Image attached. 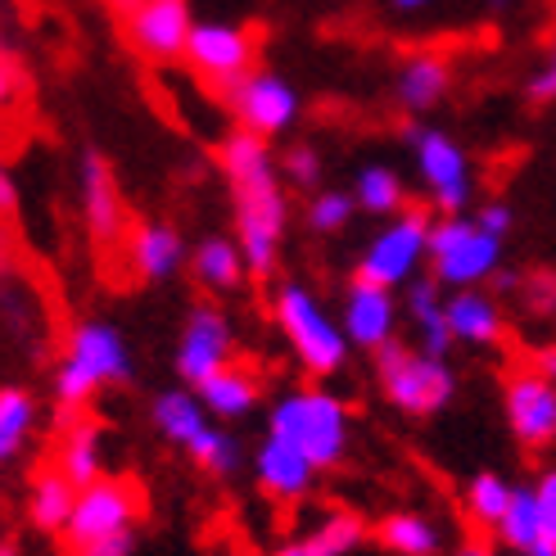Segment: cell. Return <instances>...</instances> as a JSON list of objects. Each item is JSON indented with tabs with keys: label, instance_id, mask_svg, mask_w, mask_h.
<instances>
[{
	"label": "cell",
	"instance_id": "484cf974",
	"mask_svg": "<svg viewBox=\"0 0 556 556\" xmlns=\"http://www.w3.org/2000/svg\"><path fill=\"white\" fill-rule=\"evenodd\" d=\"M190 271L194 281H200L204 290H240L244 276H249V263H244V249L240 240H227V236H204L200 244L190 249Z\"/></svg>",
	"mask_w": 556,
	"mask_h": 556
},
{
	"label": "cell",
	"instance_id": "f1b7e54d",
	"mask_svg": "<svg viewBox=\"0 0 556 556\" xmlns=\"http://www.w3.org/2000/svg\"><path fill=\"white\" fill-rule=\"evenodd\" d=\"M353 200L371 217H399L407 208V181L389 168V163H367L353 177Z\"/></svg>",
	"mask_w": 556,
	"mask_h": 556
},
{
	"label": "cell",
	"instance_id": "83f0119b",
	"mask_svg": "<svg viewBox=\"0 0 556 556\" xmlns=\"http://www.w3.org/2000/svg\"><path fill=\"white\" fill-rule=\"evenodd\" d=\"M54 466L64 470V476L87 489L104 476V430L96 421H73L60 439V453H54Z\"/></svg>",
	"mask_w": 556,
	"mask_h": 556
},
{
	"label": "cell",
	"instance_id": "8992f818",
	"mask_svg": "<svg viewBox=\"0 0 556 556\" xmlns=\"http://www.w3.org/2000/svg\"><path fill=\"white\" fill-rule=\"evenodd\" d=\"M430 227L434 217L426 208H403L399 217H384V227L367 240L357 276L384 290H403L416 281V271L430 263Z\"/></svg>",
	"mask_w": 556,
	"mask_h": 556
},
{
	"label": "cell",
	"instance_id": "60d3db41",
	"mask_svg": "<svg viewBox=\"0 0 556 556\" xmlns=\"http://www.w3.org/2000/svg\"><path fill=\"white\" fill-rule=\"evenodd\" d=\"M389 5H394V14H421L434 5V0H389Z\"/></svg>",
	"mask_w": 556,
	"mask_h": 556
},
{
	"label": "cell",
	"instance_id": "d6986e66",
	"mask_svg": "<svg viewBox=\"0 0 556 556\" xmlns=\"http://www.w3.org/2000/svg\"><path fill=\"white\" fill-rule=\"evenodd\" d=\"M127 263L141 281H168L181 267H190V249L173 222H141L127 236Z\"/></svg>",
	"mask_w": 556,
	"mask_h": 556
},
{
	"label": "cell",
	"instance_id": "f35d334b",
	"mask_svg": "<svg viewBox=\"0 0 556 556\" xmlns=\"http://www.w3.org/2000/svg\"><path fill=\"white\" fill-rule=\"evenodd\" d=\"M525 303H530V313H539V317L556 313V276H534V281H525Z\"/></svg>",
	"mask_w": 556,
	"mask_h": 556
},
{
	"label": "cell",
	"instance_id": "30bf717a",
	"mask_svg": "<svg viewBox=\"0 0 556 556\" xmlns=\"http://www.w3.org/2000/svg\"><path fill=\"white\" fill-rule=\"evenodd\" d=\"M254 54H258V41L249 27L208 18V23H194L190 46H186V64L200 73L208 87L227 91L244 73H254Z\"/></svg>",
	"mask_w": 556,
	"mask_h": 556
},
{
	"label": "cell",
	"instance_id": "277c9868",
	"mask_svg": "<svg viewBox=\"0 0 556 556\" xmlns=\"http://www.w3.org/2000/svg\"><path fill=\"white\" fill-rule=\"evenodd\" d=\"M503 267V236L480 217L439 213L430 227V276L443 290H476Z\"/></svg>",
	"mask_w": 556,
	"mask_h": 556
},
{
	"label": "cell",
	"instance_id": "603a6c76",
	"mask_svg": "<svg viewBox=\"0 0 556 556\" xmlns=\"http://www.w3.org/2000/svg\"><path fill=\"white\" fill-rule=\"evenodd\" d=\"M407 321L416 330V349L426 353H448L453 340V326H448V299H443V286L434 281H412L407 286Z\"/></svg>",
	"mask_w": 556,
	"mask_h": 556
},
{
	"label": "cell",
	"instance_id": "6da1fadb",
	"mask_svg": "<svg viewBox=\"0 0 556 556\" xmlns=\"http://www.w3.org/2000/svg\"><path fill=\"white\" fill-rule=\"evenodd\" d=\"M217 168H222V177H227V186H231L236 240L244 249L249 276H271L276 258H281L286 222H290L281 163L271 159L263 136L236 127L227 141L217 146Z\"/></svg>",
	"mask_w": 556,
	"mask_h": 556
},
{
	"label": "cell",
	"instance_id": "3957f363",
	"mask_svg": "<svg viewBox=\"0 0 556 556\" xmlns=\"http://www.w3.org/2000/svg\"><path fill=\"white\" fill-rule=\"evenodd\" d=\"M271 321L286 336L294 363L308 371L313 380H330V376L344 371L349 349H353L349 336H344V321L330 317L326 303L303 281L276 286V294H271Z\"/></svg>",
	"mask_w": 556,
	"mask_h": 556
},
{
	"label": "cell",
	"instance_id": "ac0fdd59",
	"mask_svg": "<svg viewBox=\"0 0 556 556\" xmlns=\"http://www.w3.org/2000/svg\"><path fill=\"white\" fill-rule=\"evenodd\" d=\"M150 416H154V430L168 443H177L181 453H194L217 426V416L204 407L200 389H163L150 403Z\"/></svg>",
	"mask_w": 556,
	"mask_h": 556
},
{
	"label": "cell",
	"instance_id": "ab89813d",
	"mask_svg": "<svg viewBox=\"0 0 556 556\" xmlns=\"http://www.w3.org/2000/svg\"><path fill=\"white\" fill-rule=\"evenodd\" d=\"M476 217L484 222V227H489L493 236H507V231H511V222H516V213H511V204H507V200H489Z\"/></svg>",
	"mask_w": 556,
	"mask_h": 556
},
{
	"label": "cell",
	"instance_id": "bcb514c9",
	"mask_svg": "<svg viewBox=\"0 0 556 556\" xmlns=\"http://www.w3.org/2000/svg\"><path fill=\"white\" fill-rule=\"evenodd\" d=\"M109 5H114V10H118V14H127V10H131V5H136V0H109Z\"/></svg>",
	"mask_w": 556,
	"mask_h": 556
},
{
	"label": "cell",
	"instance_id": "7402d4cb",
	"mask_svg": "<svg viewBox=\"0 0 556 556\" xmlns=\"http://www.w3.org/2000/svg\"><path fill=\"white\" fill-rule=\"evenodd\" d=\"M376 543L394 556H439L443 552V525L416 507L384 511L376 520Z\"/></svg>",
	"mask_w": 556,
	"mask_h": 556
},
{
	"label": "cell",
	"instance_id": "9a60e30c",
	"mask_svg": "<svg viewBox=\"0 0 556 556\" xmlns=\"http://www.w3.org/2000/svg\"><path fill=\"white\" fill-rule=\"evenodd\" d=\"M317 470L321 466L308 453H299L281 434H267L254 448V480L267 497H276V503H299V497H308L317 484Z\"/></svg>",
	"mask_w": 556,
	"mask_h": 556
},
{
	"label": "cell",
	"instance_id": "44dd1931",
	"mask_svg": "<svg viewBox=\"0 0 556 556\" xmlns=\"http://www.w3.org/2000/svg\"><path fill=\"white\" fill-rule=\"evenodd\" d=\"M448 326H453V340L466 344V349H493L507 336L503 308H497V299L480 286L448 294Z\"/></svg>",
	"mask_w": 556,
	"mask_h": 556
},
{
	"label": "cell",
	"instance_id": "f546056e",
	"mask_svg": "<svg viewBox=\"0 0 556 556\" xmlns=\"http://www.w3.org/2000/svg\"><path fill=\"white\" fill-rule=\"evenodd\" d=\"M511 497H516V484L507 476H497V470H480V476H470V484L462 493L466 520L480 525V530H493L497 534V525H503Z\"/></svg>",
	"mask_w": 556,
	"mask_h": 556
},
{
	"label": "cell",
	"instance_id": "ee69618b",
	"mask_svg": "<svg viewBox=\"0 0 556 556\" xmlns=\"http://www.w3.org/2000/svg\"><path fill=\"white\" fill-rule=\"evenodd\" d=\"M0 204L14 208V181H10V177H0Z\"/></svg>",
	"mask_w": 556,
	"mask_h": 556
},
{
	"label": "cell",
	"instance_id": "7dc6e473",
	"mask_svg": "<svg viewBox=\"0 0 556 556\" xmlns=\"http://www.w3.org/2000/svg\"><path fill=\"white\" fill-rule=\"evenodd\" d=\"M0 556H14V552H10V547H5V552H0Z\"/></svg>",
	"mask_w": 556,
	"mask_h": 556
},
{
	"label": "cell",
	"instance_id": "4dcf8cb0",
	"mask_svg": "<svg viewBox=\"0 0 556 556\" xmlns=\"http://www.w3.org/2000/svg\"><path fill=\"white\" fill-rule=\"evenodd\" d=\"M37 430V399L23 384L0 389V462H14Z\"/></svg>",
	"mask_w": 556,
	"mask_h": 556
},
{
	"label": "cell",
	"instance_id": "52a82bcc",
	"mask_svg": "<svg viewBox=\"0 0 556 556\" xmlns=\"http://www.w3.org/2000/svg\"><path fill=\"white\" fill-rule=\"evenodd\" d=\"M407 146H412L416 177H421L430 204L439 213H466L470 194H476V173H470L466 150L453 141L448 131L426 127V123L407 127Z\"/></svg>",
	"mask_w": 556,
	"mask_h": 556
},
{
	"label": "cell",
	"instance_id": "ffe728a7",
	"mask_svg": "<svg viewBox=\"0 0 556 556\" xmlns=\"http://www.w3.org/2000/svg\"><path fill=\"white\" fill-rule=\"evenodd\" d=\"M448 87H453V64L434 50L407 54L394 73V100H399L403 114H430V109L443 104Z\"/></svg>",
	"mask_w": 556,
	"mask_h": 556
},
{
	"label": "cell",
	"instance_id": "d4e9b609",
	"mask_svg": "<svg viewBox=\"0 0 556 556\" xmlns=\"http://www.w3.org/2000/svg\"><path fill=\"white\" fill-rule=\"evenodd\" d=\"M367 520L353 516V511H326V520L317 530L290 539L276 556H353L357 547L367 543Z\"/></svg>",
	"mask_w": 556,
	"mask_h": 556
},
{
	"label": "cell",
	"instance_id": "5b68a950",
	"mask_svg": "<svg viewBox=\"0 0 556 556\" xmlns=\"http://www.w3.org/2000/svg\"><path fill=\"white\" fill-rule=\"evenodd\" d=\"M376 380H380V394L403 416H434L457 394V376L439 353L412 349L399 340H389L376 353Z\"/></svg>",
	"mask_w": 556,
	"mask_h": 556
},
{
	"label": "cell",
	"instance_id": "7c38bea8",
	"mask_svg": "<svg viewBox=\"0 0 556 556\" xmlns=\"http://www.w3.org/2000/svg\"><path fill=\"white\" fill-rule=\"evenodd\" d=\"M231 363H236V330H231L227 313H217L213 303H200V308L186 317L177 353H173L177 376L186 384H204L208 376H217Z\"/></svg>",
	"mask_w": 556,
	"mask_h": 556
},
{
	"label": "cell",
	"instance_id": "d6a6232c",
	"mask_svg": "<svg viewBox=\"0 0 556 556\" xmlns=\"http://www.w3.org/2000/svg\"><path fill=\"white\" fill-rule=\"evenodd\" d=\"M353 208H357L353 190H313V200H308V208H303V217H308V227L317 236H336V231H344L353 222Z\"/></svg>",
	"mask_w": 556,
	"mask_h": 556
},
{
	"label": "cell",
	"instance_id": "4fadbf2b",
	"mask_svg": "<svg viewBox=\"0 0 556 556\" xmlns=\"http://www.w3.org/2000/svg\"><path fill=\"white\" fill-rule=\"evenodd\" d=\"M507 426L520 439V448H547L556 443V380L534 371H516L503 389Z\"/></svg>",
	"mask_w": 556,
	"mask_h": 556
},
{
	"label": "cell",
	"instance_id": "d590c367",
	"mask_svg": "<svg viewBox=\"0 0 556 556\" xmlns=\"http://www.w3.org/2000/svg\"><path fill=\"white\" fill-rule=\"evenodd\" d=\"M190 457L200 462V466L208 470V476H231V470L240 466V443H236V434H227L222 426H213V430H208V439H204Z\"/></svg>",
	"mask_w": 556,
	"mask_h": 556
},
{
	"label": "cell",
	"instance_id": "2e32d148",
	"mask_svg": "<svg viewBox=\"0 0 556 556\" xmlns=\"http://www.w3.org/2000/svg\"><path fill=\"white\" fill-rule=\"evenodd\" d=\"M64 357H73L77 367H87L100 384H123L131 380V349L123 340V330L114 321H100V317H87L68 330V344H64Z\"/></svg>",
	"mask_w": 556,
	"mask_h": 556
},
{
	"label": "cell",
	"instance_id": "ba28073f",
	"mask_svg": "<svg viewBox=\"0 0 556 556\" xmlns=\"http://www.w3.org/2000/svg\"><path fill=\"white\" fill-rule=\"evenodd\" d=\"M136 516H141V489L118 476H100L96 484L77 493V507L68 520V543L77 547V556L100 543H114L136 530Z\"/></svg>",
	"mask_w": 556,
	"mask_h": 556
},
{
	"label": "cell",
	"instance_id": "1f68e13d",
	"mask_svg": "<svg viewBox=\"0 0 556 556\" xmlns=\"http://www.w3.org/2000/svg\"><path fill=\"white\" fill-rule=\"evenodd\" d=\"M543 539V516H539V489L534 484H516V497L511 507L503 516V525H497V543H503L507 552H520L530 556V547Z\"/></svg>",
	"mask_w": 556,
	"mask_h": 556
},
{
	"label": "cell",
	"instance_id": "8fae6325",
	"mask_svg": "<svg viewBox=\"0 0 556 556\" xmlns=\"http://www.w3.org/2000/svg\"><path fill=\"white\" fill-rule=\"evenodd\" d=\"M123 18H127V41L141 60L150 64L186 60V46L194 33L190 0H136Z\"/></svg>",
	"mask_w": 556,
	"mask_h": 556
},
{
	"label": "cell",
	"instance_id": "e575fe53",
	"mask_svg": "<svg viewBox=\"0 0 556 556\" xmlns=\"http://www.w3.org/2000/svg\"><path fill=\"white\" fill-rule=\"evenodd\" d=\"M281 177H286V186H294V190H317V186H321V150L308 146V141L290 146V150L281 154Z\"/></svg>",
	"mask_w": 556,
	"mask_h": 556
},
{
	"label": "cell",
	"instance_id": "74e56055",
	"mask_svg": "<svg viewBox=\"0 0 556 556\" xmlns=\"http://www.w3.org/2000/svg\"><path fill=\"white\" fill-rule=\"evenodd\" d=\"M525 96H530L534 104H556V46L547 50V60L530 73V81H525Z\"/></svg>",
	"mask_w": 556,
	"mask_h": 556
},
{
	"label": "cell",
	"instance_id": "7a4b0ae2",
	"mask_svg": "<svg viewBox=\"0 0 556 556\" xmlns=\"http://www.w3.org/2000/svg\"><path fill=\"white\" fill-rule=\"evenodd\" d=\"M267 434L290 439L299 453H308L321 470L340 466L353 443V416L340 394L321 384H299L276 394L267 407Z\"/></svg>",
	"mask_w": 556,
	"mask_h": 556
},
{
	"label": "cell",
	"instance_id": "9c48e42d",
	"mask_svg": "<svg viewBox=\"0 0 556 556\" xmlns=\"http://www.w3.org/2000/svg\"><path fill=\"white\" fill-rule=\"evenodd\" d=\"M227 104H231V118L236 127L263 136V141H276L299 123V91L281 73H244L236 87H227Z\"/></svg>",
	"mask_w": 556,
	"mask_h": 556
},
{
	"label": "cell",
	"instance_id": "4316f807",
	"mask_svg": "<svg viewBox=\"0 0 556 556\" xmlns=\"http://www.w3.org/2000/svg\"><path fill=\"white\" fill-rule=\"evenodd\" d=\"M200 389V399H204V407L217 416V421H240V416H249L258 407V399H263V384H258V376L254 371H244V367H222L217 376H208L204 384H194Z\"/></svg>",
	"mask_w": 556,
	"mask_h": 556
},
{
	"label": "cell",
	"instance_id": "e0dca14e",
	"mask_svg": "<svg viewBox=\"0 0 556 556\" xmlns=\"http://www.w3.org/2000/svg\"><path fill=\"white\" fill-rule=\"evenodd\" d=\"M77 177H81V222H87L91 240H96V244L123 240V231H127V208H123V190H118L114 173H109V163H104L96 150H87V154H81Z\"/></svg>",
	"mask_w": 556,
	"mask_h": 556
},
{
	"label": "cell",
	"instance_id": "7bdbcfd3",
	"mask_svg": "<svg viewBox=\"0 0 556 556\" xmlns=\"http://www.w3.org/2000/svg\"><path fill=\"white\" fill-rule=\"evenodd\" d=\"M448 556H497L489 543H462V547H453Z\"/></svg>",
	"mask_w": 556,
	"mask_h": 556
},
{
	"label": "cell",
	"instance_id": "f6af8a7d",
	"mask_svg": "<svg viewBox=\"0 0 556 556\" xmlns=\"http://www.w3.org/2000/svg\"><path fill=\"white\" fill-rule=\"evenodd\" d=\"M484 5H489V10H511L516 0H484Z\"/></svg>",
	"mask_w": 556,
	"mask_h": 556
},
{
	"label": "cell",
	"instance_id": "5bb4252c",
	"mask_svg": "<svg viewBox=\"0 0 556 556\" xmlns=\"http://www.w3.org/2000/svg\"><path fill=\"white\" fill-rule=\"evenodd\" d=\"M340 321H344V336L353 349L380 353L399 330V299H394V290L353 276L344 299H340Z\"/></svg>",
	"mask_w": 556,
	"mask_h": 556
},
{
	"label": "cell",
	"instance_id": "836d02e7",
	"mask_svg": "<svg viewBox=\"0 0 556 556\" xmlns=\"http://www.w3.org/2000/svg\"><path fill=\"white\" fill-rule=\"evenodd\" d=\"M50 389H54V399H60L64 407H81V403H91V399H96V389H104V384H100L87 367H77L73 357H64V363L54 367Z\"/></svg>",
	"mask_w": 556,
	"mask_h": 556
},
{
	"label": "cell",
	"instance_id": "8d00e7d4",
	"mask_svg": "<svg viewBox=\"0 0 556 556\" xmlns=\"http://www.w3.org/2000/svg\"><path fill=\"white\" fill-rule=\"evenodd\" d=\"M539 489V516H543V539L530 547V556H556V466L534 480Z\"/></svg>",
	"mask_w": 556,
	"mask_h": 556
},
{
	"label": "cell",
	"instance_id": "cb8c5ba5",
	"mask_svg": "<svg viewBox=\"0 0 556 556\" xmlns=\"http://www.w3.org/2000/svg\"><path fill=\"white\" fill-rule=\"evenodd\" d=\"M77 493L81 489L64 476L60 466L41 470V476L33 480V489H27V520H33V530H41V534H68Z\"/></svg>",
	"mask_w": 556,
	"mask_h": 556
},
{
	"label": "cell",
	"instance_id": "b9f144b4",
	"mask_svg": "<svg viewBox=\"0 0 556 556\" xmlns=\"http://www.w3.org/2000/svg\"><path fill=\"white\" fill-rule=\"evenodd\" d=\"M534 367H539L543 376H552V380H556V344H547V349L539 353V363H534Z\"/></svg>",
	"mask_w": 556,
	"mask_h": 556
}]
</instances>
